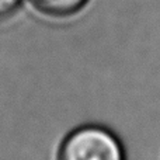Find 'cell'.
<instances>
[{"mask_svg": "<svg viewBox=\"0 0 160 160\" xmlns=\"http://www.w3.org/2000/svg\"><path fill=\"white\" fill-rule=\"evenodd\" d=\"M58 160H125L118 136L101 125H83L66 135Z\"/></svg>", "mask_w": 160, "mask_h": 160, "instance_id": "cell-1", "label": "cell"}, {"mask_svg": "<svg viewBox=\"0 0 160 160\" xmlns=\"http://www.w3.org/2000/svg\"><path fill=\"white\" fill-rule=\"evenodd\" d=\"M88 0H31L37 10L51 17H69L80 11Z\"/></svg>", "mask_w": 160, "mask_h": 160, "instance_id": "cell-2", "label": "cell"}, {"mask_svg": "<svg viewBox=\"0 0 160 160\" xmlns=\"http://www.w3.org/2000/svg\"><path fill=\"white\" fill-rule=\"evenodd\" d=\"M22 0H0V18L14 14L21 6Z\"/></svg>", "mask_w": 160, "mask_h": 160, "instance_id": "cell-3", "label": "cell"}]
</instances>
